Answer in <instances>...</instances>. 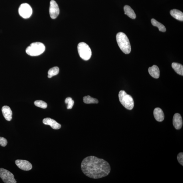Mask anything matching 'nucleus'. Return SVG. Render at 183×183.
<instances>
[{"label":"nucleus","mask_w":183,"mask_h":183,"mask_svg":"<svg viewBox=\"0 0 183 183\" xmlns=\"http://www.w3.org/2000/svg\"><path fill=\"white\" fill-rule=\"evenodd\" d=\"M172 67L177 74L183 75V65L178 63H172Z\"/></svg>","instance_id":"17"},{"label":"nucleus","mask_w":183,"mask_h":183,"mask_svg":"<svg viewBox=\"0 0 183 183\" xmlns=\"http://www.w3.org/2000/svg\"><path fill=\"white\" fill-rule=\"evenodd\" d=\"M124 14H126L132 19H135L136 18V15L134 11L129 5H126L124 7Z\"/></svg>","instance_id":"16"},{"label":"nucleus","mask_w":183,"mask_h":183,"mask_svg":"<svg viewBox=\"0 0 183 183\" xmlns=\"http://www.w3.org/2000/svg\"><path fill=\"white\" fill-rule=\"evenodd\" d=\"M59 68L57 67H54L50 69L48 72V77L49 78H51L54 76L57 75L59 73Z\"/></svg>","instance_id":"20"},{"label":"nucleus","mask_w":183,"mask_h":183,"mask_svg":"<svg viewBox=\"0 0 183 183\" xmlns=\"http://www.w3.org/2000/svg\"><path fill=\"white\" fill-rule=\"evenodd\" d=\"M116 38L118 45L121 50L125 54H129L131 52V46L126 34L123 32H119L117 34Z\"/></svg>","instance_id":"2"},{"label":"nucleus","mask_w":183,"mask_h":183,"mask_svg":"<svg viewBox=\"0 0 183 183\" xmlns=\"http://www.w3.org/2000/svg\"><path fill=\"white\" fill-rule=\"evenodd\" d=\"M43 123L45 125H48L51 127L53 129L58 130L61 127V124H59L53 119L47 118L43 119Z\"/></svg>","instance_id":"10"},{"label":"nucleus","mask_w":183,"mask_h":183,"mask_svg":"<svg viewBox=\"0 0 183 183\" xmlns=\"http://www.w3.org/2000/svg\"><path fill=\"white\" fill-rule=\"evenodd\" d=\"M15 163L18 167L24 171H29L32 168V164L26 160H17L15 161Z\"/></svg>","instance_id":"9"},{"label":"nucleus","mask_w":183,"mask_h":183,"mask_svg":"<svg viewBox=\"0 0 183 183\" xmlns=\"http://www.w3.org/2000/svg\"><path fill=\"white\" fill-rule=\"evenodd\" d=\"M83 101L86 104H98V103L97 99L93 98L89 95L85 96L83 98Z\"/></svg>","instance_id":"19"},{"label":"nucleus","mask_w":183,"mask_h":183,"mask_svg":"<svg viewBox=\"0 0 183 183\" xmlns=\"http://www.w3.org/2000/svg\"><path fill=\"white\" fill-rule=\"evenodd\" d=\"M150 75L154 78L158 79L160 76V71L159 68L156 65H153L150 67L148 69Z\"/></svg>","instance_id":"14"},{"label":"nucleus","mask_w":183,"mask_h":183,"mask_svg":"<svg viewBox=\"0 0 183 183\" xmlns=\"http://www.w3.org/2000/svg\"><path fill=\"white\" fill-rule=\"evenodd\" d=\"M19 11L20 15L25 19L29 18L32 13L31 7L27 3L22 4L19 7Z\"/></svg>","instance_id":"7"},{"label":"nucleus","mask_w":183,"mask_h":183,"mask_svg":"<svg viewBox=\"0 0 183 183\" xmlns=\"http://www.w3.org/2000/svg\"><path fill=\"white\" fill-rule=\"evenodd\" d=\"M49 13L51 17L53 19H56L59 14V7L54 0H51L50 1Z\"/></svg>","instance_id":"8"},{"label":"nucleus","mask_w":183,"mask_h":183,"mask_svg":"<svg viewBox=\"0 0 183 183\" xmlns=\"http://www.w3.org/2000/svg\"><path fill=\"white\" fill-rule=\"evenodd\" d=\"M2 112L5 119L10 121L12 119V112L10 108L8 106H3L2 108Z\"/></svg>","instance_id":"12"},{"label":"nucleus","mask_w":183,"mask_h":183,"mask_svg":"<svg viewBox=\"0 0 183 183\" xmlns=\"http://www.w3.org/2000/svg\"><path fill=\"white\" fill-rule=\"evenodd\" d=\"M65 102L66 104H67V109H72V108H73L74 102L71 98L70 97L67 98L65 99Z\"/></svg>","instance_id":"22"},{"label":"nucleus","mask_w":183,"mask_h":183,"mask_svg":"<svg viewBox=\"0 0 183 183\" xmlns=\"http://www.w3.org/2000/svg\"><path fill=\"white\" fill-rule=\"evenodd\" d=\"M154 115L155 118L157 121L162 122L164 120V115L163 110L159 108H155L154 110Z\"/></svg>","instance_id":"13"},{"label":"nucleus","mask_w":183,"mask_h":183,"mask_svg":"<svg viewBox=\"0 0 183 183\" xmlns=\"http://www.w3.org/2000/svg\"><path fill=\"white\" fill-rule=\"evenodd\" d=\"M78 51L80 57L85 61L90 59L92 56V51L90 47L86 43H79L77 47Z\"/></svg>","instance_id":"5"},{"label":"nucleus","mask_w":183,"mask_h":183,"mask_svg":"<svg viewBox=\"0 0 183 183\" xmlns=\"http://www.w3.org/2000/svg\"><path fill=\"white\" fill-rule=\"evenodd\" d=\"M8 142L7 139L4 137H0V145L2 146L5 147L7 146Z\"/></svg>","instance_id":"23"},{"label":"nucleus","mask_w":183,"mask_h":183,"mask_svg":"<svg viewBox=\"0 0 183 183\" xmlns=\"http://www.w3.org/2000/svg\"><path fill=\"white\" fill-rule=\"evenodd\" d=\"M177 160L178 162L182 166H183V153L181 152L179 153L177 157Z\"/></svg>","instance_id":"24"},{"label":"nucleus","mask_w":183,"mask_h":183,"mask_svg":"<svg viewBox=\"0 0 183 183\" xmlns=\"http://www.w3.org/2000/svg\"><path fill=\"white\" fill-rule=\"evenodd\" d=\"M45 47L44 44L40 42L31 43L26 49V53L31 56L35 57L41 55L44 52Z\"/></svg>","instance_id":"3"},{"label":"nucleus","mask_w":183,"mask_h":183,"mask_svg":"<svg viewBox=\"0 0 183 183\" xmlns=\"http://www.w3.org/2000/svg\"><path fill=\"white\" fill-rule=\"evenodd\" d=\"M81 170L86 176L93 179H99L107 176L110 172L108 163L104 159L94 156H90L83 159Z\"/></svg>","instance_id":"1"},{"label":"nucleus","mask_w":183,"mask_h":183,"mask_svg":"<svg viewBox=\"0 0 183 183\" xmlns=\"http://www.w3.org/2000/svg\"><path fill=\"white\" fill-rule=\"evenodd\" d=\"M182 119L180 114L177 113L175 114L173 117V125L176 129H181L182 126Z\"/></svg>","instance_id":"11"},{"label":"nucleus","mask_w":183,"mask_h":183,"mask_svg":"<svg viewBox=\"0 0 183 183\" xmlns=\"http://www.w3.org/2000/svg\"><path fill=\"white\" fill-rule=\"evenodd\" d=\"M119 98L121 104L126 109L131 110L134 108V101L131 95L127 94L124 90L119 92Z\"/></svg>","instance_id":"4"},{"label":"nucleus","mask_w":183,"mask_h":183,"mask_svg":"<svg viewBox=\"0 0 183 183\" xmlns=\"http://www.w3.org/2000/svg\"><path fill=\"white\" fill-rule=\"evenodd\" d=\"M34 104L36 106L42 108H46L47 107V103L42 100H36Z\"/></svg>","instance_id":"21"},{"label":"nucleus","mask_w":183,"mask_h":183,"mask_svg":"<svg viewBox=\"0 0 183 183\" xmlns=\"http://www.w3.org/2000/svg\"><path fill=\"white\" fill-rule=\"evenodd\" d=\"M151 22L153 26L158 28L159 31L164 32L166 31V29L164 25L157 21L156 20L154 19H152Z\"/></svg>","instance_id":"18"},{"label":"nucleus","mask_w":183,"mask_h":183,"mask_svg":"<svg viewBox=\"0 0 183 183\" xmlns=\"http://www.w3.org/2000/svg\"><path fill=\"white\" fill-rule=\"evenodd\" d=\"M170 14L176 19L181 21H183V13L181 11L174 9L170 11Z\"/></svg>","instance_id":"15"},{"label":"nucleus","mask_w":183,"mask_h":183,"mask_svg":"<svg viewBox=\"0 0 183 183\" xmlns=\"http://www.w3.org/2000/svg\"><path fill=\"white\" fill-rule=\"evenodd\" d=\"M0 177L4 183H16L13 174L3 168H0Z\"/></svg>","instance_id":"6"}]
</instances>
